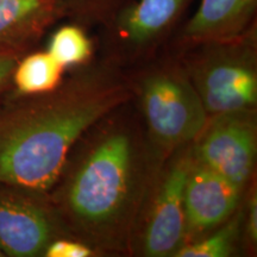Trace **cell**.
<instances>
[{"label":"cell","mask_w":257,"mask_h":257,"mask_svg":"<svg viewBox=\"0 0 257 257\" xmlns=\"http://www.w3.org/2000/svg\"><path fill=\"white\" fill-rule=\"evenodd\" d=\"M131 0H66V18L70 23L88 29L100 27L104 29L114 16Z\"/></svg>","instance_id":"cell-15"},{"label":"cell","mask_w":257,"mask_h":257,"mask_svg":"<svg viewBox=\"0 0 257 257\" xmlns=\"http://www.w3.org/2000/svg\"><path fill=\"white\" fill-rule=\"evenodd\" d=\"M192 149L197 162L243 188L255 170L257 128L253 111L208 117Z\"/></svg>","instance_id":"cell-8"},{"label":"cell","mask_w":257,"mask_h":257,"mask_svg":"<svg viewBox=\"0 0 257 257\" xmlns=\"http://www.w3.org/2000/svg\"><path fill=\"white\" fill-rule=\"evenodd\" d=\"M60 237L69 236L47 193L0 184V250L4 256H43Z\"/></svg>","instance_id":"cell-6"},{"label":"cell","mask_w":257,"mask_h":257,"mask_svg":"<svg viewBox=\"0 0 257 257\" xmlns=\"http://www.w3.org/2000/svg\"><path fill=\"white\" fill-rule=\"evenodd\" d=\"M23 55L15 53H2L0 51V93L5 91L12 82V74L18 60Z\"/></svg>","instance_id":"cell-16"},{"label":"cell","mask_w":257,"mask_h":257,"mask_svg":"<svg viewBox=\"0 0 257 257\" xmlns=\"http://www.w3.org/2000/svg\"><path fill=\"white\" fill-rule=\"evenodd\" d=\"M118 69L110 61L89 66L54 91L2 102L0 184L48 194L80 138L133 99Z\"/></svg>","instance_id":"cell-2"},{"label":"cell","mask_w":257,"mask_h":257,"mask_svg":"<svg viewBox=\"0 0 257 257\" xmlns=\"http://www.w3.org/2000/svg\"><path fill=\"white\" fill-rule=\"evenodd\" d=\"M47 51L64 69L83 66L93 55V42L87 29L75 23L64 24L51 34Z\"/></svg>","instance_id":"cell-14"},{"label":"cell","mask_w":257,"mask_h":257,"mask_svg":"<svg viewBox=\"0 0 257 257\" xmlns=\"http://www.w3.org/2000/svg\"><path fill=\"white\" fill-rule=\"evenodd\" d=\"M192 0H131L102 29L111 62L148 57L176 28Z\"/></svg>","instance_id":"cell-7"},{"label":"cell","mask_w":257,"mask_h":257,"mask_svg":"<svg viewBox=\"0 0 257 257\" xmlns=\"http://www.w3.org/2000/svg\"><path fill=\"white\" fill-rule=\"evenodd\" d=\"M242 189L194 159L185 192V243L211 232L229 220L238 206Z\"/></svg>","instance_id":"cell-9"},{"label":"cell","mask_w":257,"mask_h":257,"mask_svg":"<svg viewBox=\"0 0 257 257\" xmlns=\"http://www.w3.org/2000/svg\"><path fill=\"white\" fill-rule=\"evenodd\" d=\"M66 14V0H0V51L24 55Z\"/></svg>","instance_id":"cell-11"},{"label":"cell","mask_w":257,"mask_h":257,"mask_svg":"<svg viewBox=\"0 0 257 257\" xmlns=\"http://www.w3.org/2000/svg\"><path fill=\"white\" fill-rule=\"evenodd\" d=\"M242 214L234 212L229 220L199 238L185 243L174 257H227L232 255L242 229Z\"/></svg>","instance_id":"cell-13"},{"label":"cell","mask_w":257,"mask_h":257,"mask_svg":"<svg viewBox=\"0 0 257 257\" xmlns=\"http://www.w3.org/2000/svg\"><path fill=\"white\" fill-rule=\"evenodd\" d=\"M3 256H4V253H3L2 250H0V257H3Z\"/></svg>","instance_id":"cell-18"},{"label":"cell","mask_w":257,"mask_h":257,"mask_svg":"<svg viewBox=\"0 0 257 257\" xmlns=\"http://www.w3.org/2000/svg\"><path fill=\"white\" fill-rule=\"evenodd\" d=\"M63 67L47 50L35 51L18 60L12 83L18 94H42L59 87L63 81Z\"/></svg>","instance_id":"cell-12"},{"label":"cell","mask_w":257,"mask_h":257,"mask_svg":"<svg viewBox=\"0 0 257 257\" xmlns=\"http://www.w3.org/2000/svg\"><path fill=\"white\" fill-rule=\"evenodd\" d=\"M193 162L191 143L174 150L157 172L136 236L144 256H174L185 244V192Z\"/></svg>","instance_id":"cell-5"},{"label":"cell","mask_w":257,"mask_h":257,"mask_svg":"<svg viewBox=\"0 0 257 257\" xmlns=\"http://www.w3.org/2000/svg\"><path fill=\"white\" fill-rule=\"evenodd\" d=\"M140 100L148 136L160 153L191 144L208 114L181 61L154 67L140 82Z\"/></svg>","instance_id":"cell-4"},{"label":"cell","mask_w":257,"mask_h":257,"mask_svg":"<svg viewBox=\"0 0 257 257\" xmlns=\"http://www.w3.org/2000/svg\"><path fill=\"white\" fill-rule=\"evenodd\" d=\"M180 61L208 117L253 111L257 102L256 27L232 41L182 49Z\"/></svg>","instance_id":"cell-3"},{"label":"cell","mask_w":257,"mask_h":257,"mask_svg":"<svg viewBox=\"0 0 257 257\" xmlns=\"http://www.w3.org/2000/svg\"><path fill=\"white\" fill-rule=\"evenodd\" d=\"M245 226H244V231H245L246 237H248L250 245H256L257 242V200H256V193L250 195L248 201V207L245 211Z\"/></svg>","instance_id":"cell-17"},{"label":"cell","mask_w":257,"mask_h":257,"mask_svg":"<svg viewBox=\"0 0 257 257\" xmlns=\"http://www.w3.org/2000/svg\"><path fill=\"white\" fill-rule=\"evenodd\" d=\"M257 0H199L195 12L175 36L180 50L232 41L256 27Z\"/></svg>","instance_id":"cell-10"},{"label":"cell","mask_w":257,"mask_h":257,"mask_svg":"<svg viewBox=\"0 0 257 257\" xmlns=\"http://www.w3.org/2000/svg\"><path fill=\"white\" fill-rule=\"evenodd\" d=\"M160 154L128 101L93 125L48 193L70 238L94 252L133 251Z\"/></svg>","instance_id":"cell-1"}]
</instances>
